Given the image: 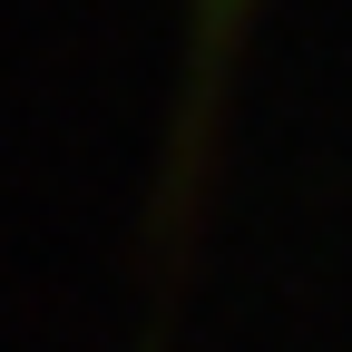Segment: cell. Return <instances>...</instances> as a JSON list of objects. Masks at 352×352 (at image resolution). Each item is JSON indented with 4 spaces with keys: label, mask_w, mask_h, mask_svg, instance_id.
<instances>
[{
    "label": "cell",
    "mask_w": 352,
    "mask_h": 352,
    "mask_svg": "<svg viewBox=\"0 0 352 352\" xmlns=\"http://www.w3.org/2000/svg\"><path fill=\"white\" fill-rule=\"evenodd\" d=\"M235 30H245V0H196V59H206V69L226 59Z\"/></svg>",
    "instance_id": "1"
}]
</instances>
